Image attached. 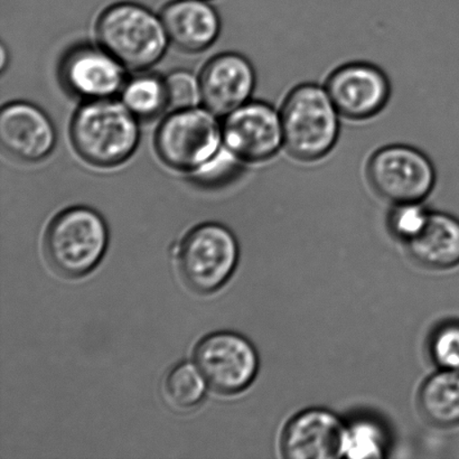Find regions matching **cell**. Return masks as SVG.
I'll use <instances>...</instances> for the list:
<instances>
[{"instance_id": "obj_1", "label": "cell", "mask_w": 459, "mask_h": 459, "mask_svg": "<svg viewBox=\"0 0 459 459\" xmlns=\"http://www.w3.org/2000/svg\"><path fill=\"white\" fill-rule=\"evenodd\" d=\"M139 123L115 98L84 101L72 117V147L93 168H119L132 159L141 143Z\"/></svg>"}, {"instance_id": "obj_2", "label": "cell", "mask_w": 459, "mask_h": 459, "mask_svg": "<svg viewBox=\"0 0 459 459\" xmlns=\"http://www.w3.org/2000/svg\"><path fill=\"white\" fill-rule=\"evenodd\" d=\"M283 150L301 163H315L330 155L339 142L341 115L324 85L300 83L281 106Z\"/></svg>"}, {"instance_id": "obj_3", "label": "cell", "mask_w": 459, "mask_h": 459, "mask_svg": "<svg viewBox=\"0 0 459 459\" xmlns=\"http://www.w3.org/2000/svg\"><path fill=\"white\" fill-rule=\"evenodd\" d=\"M94 31L98 44L130 71L150 70L170 45L160 15L137 3L110 4L99 15Z\"/></svg>"}, {"instance_id": "obj_4", "label": "cell", "mask_w": 459, "mask_h": 459, "mask_svg": "<svg viewBox=\"0 0 459 459\" xmlns=\"http://www.w3.org/2000/svg\"><path fill=\"white\" fill-rule=\"evenodd\" d=\"M109 245L105 219L88 206L61 211L44 234L43 251L48 264L58 276L79 279L100 264Z\"/></svg>"}, {"instance_id": "obj_5", "label": "cell", "mask_w": 459, "mask_h": 459, "mask_svg": "<svg viewBox=\"0 0 459 459\" xmlns=\"http://www.w3.org/2000/svg\"><path fill=\"white\" fill-rule=\"evenodd\" d=\"M208 108L169 111L156 129L154 148L161 163L190 175L218 154L223 143L222 121Z\"/></svg>"}, {"instance_id": "obj_6", "label": "cell", "mask_w": 459, "mask_h": 459, "mask_svg": "<svg viewBox=\"0 0 459 459\" xmlns=\"http://www.w3.org/2000/svg\"><path fill=\"white\" fill-rule=\"evenodd\" d=\"M177 268L184 285L195 294L209 296L233 276L240 258L236 236L223 224H199L178 246Z\"/></svg>"}, {"instance_id": "obj_7", "label": "cell", "mask_w": 459, "mask_h": 459, "mask_svg": "<svg viewBox=\"0 0 459 459\" xmlns=\"http://www.w3.org/2000/svg\"><path fill=\"white\" fill-rule=\"evenodd\" d=\"M373 191L393 204L424 202L436 186L435 166L424 152L407 145L380 148L367 165Z\"/></svg>"}, {"instance_id": "obj_8", "label": "cell", "mask_w": 459, "mask_h": 459, "mask_svg": "<svg viewBox=\"0 0 459 459\" xmlns=\"http://www.w3.org/2000/svg\"><path fill=\"white\" fill-rule=\"evenodd\" d=\"M193 361L215 394L237 395L254 384L259 372V355L245 336L215 332L197 342Z\"/></svg>"}, {"instance_id": "obj_9", "label": "cell", "mask_w": 459, "mask_h": 459, "mask_svg": "<svg viewBox=\"0 0 459 459\" xmlns=\"http://www.w3.org/2000/svg\"><path fill=\"white\" fill-rule=\"evenodd\" d=\"M223 143L247 164H263L283 150L281 112L268 102L250 100L222 120Z\"/></svg>"}, {"instance_id": "obj_10", "label": "cell", "mask_w": 459, "mask_h": 459, "mask_svg": "<svg viewBox=\"0 0 459 459\" xmlns=\"http://www.w3.org/2000/svg\"><path fill=\"white\" fill-rule=\"evenodd\" d=\"M324 87L342 118L352 121L375 118L385 109L391 97V83L385 71L367 62L337 67Z\"/></svg>"}, {"instance_id": "obj_11", "label": "cell", "mask_w": 459, "mask_h": 459, "mask_svg": "<svg viewBox=\"0 0 459 459\" xmlns=\"http://www.w3.org/2000/svg\"><path fill=\"white\" fill-rule=\"evenodd\" d=\"M126 74L127 69L99 44L76 45L58 65L63 88L83 102L119 96Z\"/></svg>"}, {"instance_id": "obj_12", "label": "cell", "mask_w": 459, "mask_h": 459, "mask_svg": "<svg viewBox=\"0 0 459 459\" xmlns=\"http://www.w3.org/2000/svg\"><path fill=\"white\" fill-rule=\"evenodd\" d=\"M56 126L34 103L13 101L0 111V146L12 160L39 163L56 150Z\"/></svg>"}, {"instance_id": "obj_13", "label": "cell", "mask_w": 459, "mask_h": 459, "mask_svg": "<svg viewBox=\"0 0 459 459\" xmlns=\"http://www.w3.org/2000/svg\"><path fill=\"white\" fill-rule=\"evenodd\" d=\"M202 105L218 117H226L252 100L256 75L254 65L236 52L218 54L199 74Z\"/></svg>"}, {"instance_id": "obj_14", "label": "cell", "mask_w": 459, "mask_h": 459, "mask_svg": "<svg viewBox=\"0 0 459 459\" xmlns=\"http://www.w3.org/2000/svg\"><path fill=\"white\" fill-rule=\"evenodd\" d=\"M346 425L336 413L309 408L291 418L282 431V456L290 459H328L343 455Z\"/></svg>"}, {"instance_id": "obj_15", "label": "cell", "mask_w": 459, "mask_h": 459, "mask_svg": "<svg viewBox=\"0 0 459 459\" xmlns=\"http://www.w3.org/2000/svg\"><path fill=\"white\" fill-rule=\"evenodd\" d=\"M160 18L169 43L186 53L206 51L221 33V18L209 0H172Z\"/></svg>"}, {"instance_id": "obj_16", "label": "cell", "mask_w": 459, "mask_h": 459, "mask_svg": "<svg viewBox=\"0 0 459 459\" xmlns=\"http://www.w3.org/2000/svg\"><path fill=\"white\" fill-rule=\"evenodd\" d=\"M409 254L427 269L447 270L459 264V219L431 212L422 231L407 243Z\"/></svg>"}, {"instance_id": "obj_17", "label": "cell", "mask_w": 459, "mask_h": 459, "mask_svg": "<svg viewBox=\"0 0 459 459\" xmlns=\"http://www.w3.org/2000/svg\"><path fill=\"white\" fill-rule=\"evenodd\" d=\"M418 406L431 425L459 426V371L438 368L427 377L418 394Z\"/></svg>"}, {"instance_id": "obj_18", "label": "cell", "mask_w": 459, "mask_h": 459, "mask_svg": "<svg viewBox=\"0 0 459 459\" xmlns=\"http://www.w3.org/2000/svg\"><path fill=\"white\" fill-rule=\"evenodd\" d=\"M120 101L139 121H151L169 111L165 78L139 71L126 81Z\"/></svg>"}, {"instance_id": "obj_19", "label": "cell", "mask_w": 459, "mask_h": 459, "mask_svg": "<svg viewBox=\"0 0 459 459\" xmlns=\"http://www.w3.org/2000/svg\"><path fill=\"white\" fill-rule=\"evenodd\" d=\"M205 384L196 366L187 361L178 362L166 372L161 382V397L170 411L192 412L204 402Z\"/></svg>"}, {"instance_id": "obj_20", "label": "cell", "mask_w": 459, "mask_h": 459, "mask_svg": "<svg viewBox=\"0 0 459 459\" xmlns=\"http://www.w3.org/2000/svg\"><path fill=\"white\" fill-rule=\"evenodd\" d=\"M384 429L375 421L359 420L346 426L343 455L349 458H381L385 453Z\"/></svg>"}, {"instance_id": "obj_21", "label": "cell", "mask_w": 459, "mask_h": 459, "mask_svg": "<svg viewBox=\"0 0 459 459\" xmlns=\"http://www.w3.org/2000/svg\"><path fill=\"white\" fill-rule=\"evenodd\" d=\"M245 165L233 152L223 146L212 160L187 177L196 186L212 190V188L223 187L232 183L234 179L240 177Z\"/></svg>"}, {"instance_id": "obj_22", "label": "cell", "mask_w": 459, "mask_h": 459, "mask_svg": "<svg viewBox=\"0 0 459 459\" xmlns=\"http://www.w3.org/2000/svg\"><path fill=\"white\" fill-rule=\"evenodd\" d=\"M431 361L442 370L459 371V321L440 324L429 342Z\"/></svg>"}, {"instance_id": "obj_23", "label": "cell", "mask_w": 459, "mask_h": 459, "mask_svg": "<svg viewBox=\"0 0 459 459\" xmlns=\"http://www.w3.org/2000/svg\"><path fill=\"white\" fill-rule=\"evenodd\" d=\"M430 214L422 202L394 204L388 219L389 229L395 238L407 245L424 230Z\"/></svg>"}, {"instance_id": "obj_24", "label": "cell", "mask_w": 459, "mask_h": 459, "mask_svg": "<svg viewBox=\"0 0 459 459\" xmlns=\"http://www.w3.org/2000/svg\"><path fill=\"white\" fill-rule=\"evenodd\" d=\"M169 111L188 109L202 103L199 75L186 70L170 72L165 76Z\"/></svg>"}, {"instance_id": "obj_25", "label": "cell", "mask_w": 459, "mask_h": 459, "mask_svg": "<svg viewBox=\"0 0 459 459\" xmlns=\"http://www.w3.org/2000/svg\"><path fill=\"white\" fill-rule=\"evenodd\" d=\"M209 2H210V0H209Z\"/></svg>"}]
</instances>
